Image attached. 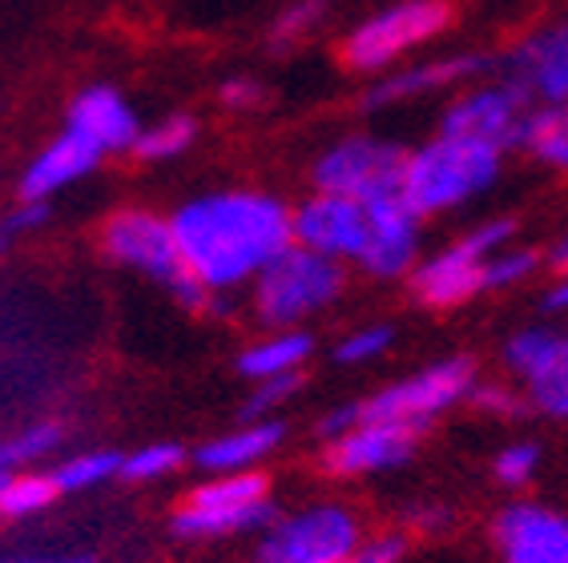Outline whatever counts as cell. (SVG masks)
Wrapping results in <instances>:
<instances>
[{
  "label": "cell",
  "mask_w": 568,
  "mask_h": 563,
  "mask_svg": "<svg viewBox=\"0 0 568 563\" xmlns=\"http://www.w3.org/2000/svg\"><path fill=\"white\" fill-rule=\"evenodd\" d=\"M178 254L190 278L214 298H239L283 249L295 246L291 206L271 190L226 185L170 209Z\"/></svg>",
  "instance_id": "6da1fadb"
},
{
  "label": "cell",
  "mask_w": 568,
  "mask_h": 563,
  "mask_svg": "<svg viewBox=\"0 0 568 563\" xmlns=\"http://www.w3.org/2000/svg\"><path fill=\"white\" fill-rule=\"evenodd\" d=\"M98 246L113 266L158 282L190 315L226 318L230 306H234V298H214V294H206L186 274L174 242V226H170V214H158L150 206H118L101 222Z\"/></svg>",
  "instance_id": "7a4b0ae2"
},
{
  "label": "cell",
  "mask_w": 568,
  "mask_h": 563,
  "mask_svg": "<svg viewBox=\"0 0 568 563\" xmlns=\"http://www.w3.org/2000/svg\"><path fill=\"white\" fill-rule=\"evenodd\" d=\"M500 174V150L480 145V141L436 133V137L419 141L416 150H407L399 197L427 222V217L456 214V209L480 202L484 194H493Z\"/></svg>",
  "instance_id": "3957f363"
},
{
  "label": "cell",
  "mask_w": 568,
  "mask_h": 563,
  "mask_svg": "<svg viewBox=\"0 0 568 563\" xmlns=\"http://www.w3.org/2000/svg\"><path fill=\"white\" fill-rule=\"evenodd\" d=\"M274 483L266 471L202 475L170 511V535L182 543H230L258 535L274 520Z\"/></svg>",
  "instance_id": "277c9868"
},
{
  "label": "cell",
  "mask_w": 568,
  "mask_h": 563,
  "mask_svg": "<svg viewBox=\"0 0 568 563\" xmlns=\"http://www.w3.org/2000/svg\"><path fill=\"white\" fill-rule=\"evenodd\" d=\"M343 294H347V266L291 246L251 282L246 303L263 330H306V323L327 315Z\"/></svg>",
  "instance_id": "5b68a950"
},
{
  "label": "cell",
  "mask_w": 568,
  "mask_h": 563,
  "mask_svg": "<svg viewBox=\"0 0 568 563\" xmlns=\"http://www.w3.org/2000/svg\"><path fill=\"white\" fill-rule=\"evenodd\" d=\"M367 535L363 511L347 499H306L274 511L251 543V563H351Z\"/></svg>",
  "instance_id": "8992f818"
},
{
  "label": "cell",
  "mask_w": 568,
  "mask_h": 563,
  "mask_svg": "<svg viewBox=\"0 0 568 563\" xmlns=\"http://www.w3.org/2000/svg\"><path fill=\"white\" fill-rule=\"evenodd\" d=\"M452 21H456L452 0H392L367 12L359 24H351L339 57L351 73L383 76L412 61V53H424L427 44H436L452 29Z\"/></svg>",
  "instance_id": "52a82bcc"
},
{
  "label": "cell",
  "mask_w": 568,
  "mask_h": 563,
  "mask_svg": "<svg viewBox=\"0 0 568 563\" xmlns=\"http://www.w3.org/2000/svg\"><path fill=\"white\" fill-rule=\"evenodd\" d=\"M520 242V222L508 214L484 217L471 229H464L456 242L432 249L419 258V266L407 278V290L427 310H456L484 294V262L496 249Z\"/></svg>",
  "instance_id": "ba28073f"
},
{
  "label": "cell",
  "mask_w": 568,
  "mask_h": 563,
  "mask_svg": "<svg viewBox=\"0 0 568 563\" xmlns=\"http://www.w3.org/2000/svg\"><path fill=\"white\" fill-rule=\"evenodd\" d=\"M476 379H480V370L468 355L436 358V362L412 370L404 379L383 382L367 399H359V414L372 422H395L404 431L424 434L456 407H468Z\"/></svg>",
  "instance_id": "9c48e42d"
},
{
  "label": "cell",
  "mask_w": 568,
  "mask_h": 563,
  "mask_svg": "<svg viewBox=\"0 0 568 563\" xmlns=\"http://www.w3.org/2000/svg\"><path fill=\"white\" fill-rule=\"evenodd\" d=\"M407 145L379 133H343L315 153L311 185L323 194H339L359 206H379L399 197Z\"/></svg>",
  "instance_id": "30bf717a"
},
{
  "label": "cell",
  "mask_w": 568,
  "mask_h": 563,
  "mask_svg": "<svg viewBox=\"0 0 568 563\" xmlns=\"http://www.w3.org/2000/svg\"><path fill=\"white\" fill-rule=\"evenodd\" d=\"M528 121H532V101L504 76H480L452 93L444 113H439V130L448 137L480 141L500 153H513L525 145Z\"/></svg>",
  "instance_id": "8fae6325"
},
{
  "label": "cell",
  "mask_w": 568,
  "mask_h": 563,
  "mask_svg": "<svg viewBox=\"0 0 568 563\" xmlns=\"http://www.w3.org/2000/svg\"><path fill=\"white\" fill-rule=\"evenodd\" d=\"M496 69L493 57L459 49V53H439V57H419V61H404L399 69L383 73L372 81V89L363 93V109L367 113H387L399 105H416L427 98H444V93H459L464 85L480 81Z\"/></svg>",
  "instance_id": "7c38bea8"
},
{
  "label": "cell",
  "mask_w": 568,
  "mask_h": 563,
  "mask_svg": "<svg viewBox=\"0 0 568 563\" xmlns=\"http://www.w3.org/2000/svg\"><path fill=\"white\" fill-rule=\"evenodd\" d=\"M424 434L404 431L395 422H355L347 434L318 447V467L335 483H359V479H379L392 471H404L419 451Z\"/></svg>",
  "instance_id": "4fadbf2b"
},
{
  "label": "cell",
  "mask_w": 568,
  "mask_h": 563,
  "mask_svg": "<svg viewBox=\"0 0 568 563\" xmlns=\"http://www.w3.org/2000/svg\"><path fill=\"white\" fill-rule=\"evenodd\" d=\"M504 81H513L532 109H552L568 101V21L536 24L496 61Z\"/></svg>",
  "instance_id": "5bb4252c"
},
{
  "label": "cell",
  "mask_w": 568,
  "mask_h": 563,
  "mask_svg": "<svg viewBox=\"0 0 568 563\" xmlns=\"http://www.w3.org/2000/svg\"><path fill=\"white\" fill-rule=\"evenodd\" d=\"M291 229H295V246L339 262V266H355L363 242H367V206L311 190L303 202L291 206Z\"/></svg>",
  "instance_id": "9a60e30c"
},
{
  "label": "cell",
  "mask_w": 568,
  "mask_h": 563,
  "mask_svg": "<svg viewBox=\"0 0 568 563\" xmlns=\"http://www.w3.org/2000/svg\"><path fill=\"white\" fill-rule=\"evenodd\" d=\"M419 258H424V217L404 197L367 206V242L355 266L375 282H407Z\"/></svg>",
  "instance_id": "2e32d148"
},
{
  "label": "cell",
  "mask_w": 568,
  "mask_h": 563,
  "mask_svg": "<svg viewBox=\"0 0 568 563\" xmlns=\"http://www.w3.org/2000/svg\"><path fill=\"white\" fill-rule=\"evenodd\" d=\"M493 543L500 563H568V515L540 499H513L496 511Z\"/></svg>",
  "instance_id": "e0dca14e"
},
{
  "label": "cell",
  "mask_w": 568,
  "mask_h": 563,
  "mask_svg": "<svg viewBox=\"0 0 568 563\" xmlns=\"http://www.w3.org/2000/svg\"><path fill=\"white\" fill-rule=\"evenodd\" d=\"M101 162H105V153L93 150L85 137H77L69 130L53 133L21 165V174H17V202H44V206H53V197H61L77 182L98 174Z\"/></svg>",
  "instance_id": "ac0fdd59"
},
{
  "label": "cell",
  "mask_w": 568,
  "mask_h": 563,
  "mask_svg": "<svg viewBox=\"0 0 568 563\" xmlns=\"http://www.w3.org/2000/svg\"><path fill=\"white\" fill-rule=\"evenodd\" d=\"M61 130L85 137L93 150L113 157V153L133 150V141H138V133H142V117H138L133 101L125 98L118 85L98 81V85L77 89L73 98H69L65 125H61Z\"/></svg>",
  "instance_id": "d6986e66"
},
{
  "label": "cell",
  "mask_w": 568,
  "mask_h": 563,
  "mask_svg": "<svg viewBox=\"0 0 568 563\" xmlns=\"http://www.w3.org/2000/svg\"><path fill=\"white\" fill-rule=\"evenodd\" d=\"M286 443L283 419H239L230 431L210 434L206 443H197L190 463L202 475H251L263 471Z\"/></svg>",
  "instance_id": "ffe728a7"
},
{
  "label": "cell",
  "mask_w": 568,
  "mask_h": 563,
  "mask_svg": "<svg viewBox=\"0 0 568 563\" xmlns=\"http://www.w3.org/2000/svg\"><path fill=\"white\" fill-rule=\"evenodd\" d=\"M315 355V335L311 330H263L239 350L234 367L246 382L283 379V375H303Z\"/></svg>",
  "instance_id": "44dd1931"
},
{
  "label": "cell",
  "mask_w": 568,
  "mask_h": 563,
  "mask_svg": "<svg viewBox=\"0 0 568 563\" xmlns=\"http://www.w3.org/2000/svg\"><path fill=\"white\" fill-rule=\"evenodd\" d=\"M121 455L125 451H113V447H81V451H69V455L53 459L49 475H53L61 499L89 495V491L121 483Z\"/></svg>",
  "instance_id": "7402d4cb"
},
{
  "label": "cell",
  "mask_w": 568,
  "mask_h": 563,
  "mask_svg": "<svg viewBox=\"0 0 568 563\" xmlns=\"http://www.w3.org/2000/svg\"><path fill=\"white\" fill-rule=\"evenodd\" d=\"M202 137V121L194 113H162L158 121H142V133L133 141L130 157H138L142 165H170L182 162Z\"/></svg>",
  "instance_id": "603a6c76"
},
{
  "label": "cell",
  "mask_w": 568,
  "mask_h": 563,
  "mask_svg": "<svg viewBox=\"0 0 568 563\" xmlns=\"http://www.w3.org/2000/svg\"><path fill=\"white\" fill-rule=\"evenodd\" d=\"M57 499H61V491H57L49 467H21V471H12L4 491H0V520L33 523L57 508Z\"/></svg>",
  "instance_id": "cb8c5ba5"
},
{
  "label": "cell",
  "mask_w": 568,
  "mask_h": 563,
  "mask_svg": "<svg viewBox=\"0 0 568 563\" xmlns=\"http://www.w3.org/2000/svg\"><path fill=\"white\" fill-rule=\"evenodd\" d=\"M560 338H565V330H557V326H548V323H532V326L513 330V335L504 338V350H500L504 375H508L516 387L532 382L536 375L545 370L548 358H552V350L560 347Z\"/></svg>",
  "instance_id": "d4e9b609"
},
{
  "label": "cell",
  "mask_w": 568,
  "mask_h": 563,
  "mask_svg": "<svg viewBox=\"0 0 568 563\" xmlns=\"http://www.w3.org/2000/svg\"><path fill=\"white\" fill-rule=\"evenodd\" d=\"M65 439H69V427L61 419H33L24 422V427H17L12 434H4L0 447H4L9 463L21 471V467H44L53 463V459H61Z\"/></svg>",
  "instance_id": "484cf974"
},
{
  "label": "cell",
  "mask_w": 568,
  "mask_h": 563,
  "mask_svg": "<svg viewBox=\"0 0 568 563\" xmlns=\"http://www.w3.org/2000/svg\"><path fill=\"white\" fill-rule=\"evenodd\" d=\"M190 463V451L174 439H158V443H142L121 455V483L133 488H153V483H170L182 475V467Z\"/></svg>",
  "instance_id": "4316f807"
},
{
  "label": "cell",
  "mask_w": 568,
  "mask_h": 563,
  "mask_svg": "<svg viewBox=\"0 0 568 563\" xmlns=\"http://www.w3.org/2000/svg\"><path fill=\"white\" fill-rule=\"evenodd\" d=\"M520 150H525L536 165H545L552 174L568 177V101L552 109H532V121H528V133Z\"/></svg>",
  "instance_id": "83f0119b"
},
{
  "label": "cell",
  "mask_w": 568,
  "mask_h": 563,
  "mask_svg": "<svg viewBox=\"0 0 568 563\" xmlns=\"http://www.w3.org/2000/svg\"><path fill=\"white\" fill-rule=\"evenodd\" d=\"M331 0H286L283 9L274 12L266 24V44L274 53H291L298 44H306L311 37L327 24Z\"/></svg>",
  "instance_id": "f1b7e54d"
},
{
  "label": "cell",
  "mask_w": 568,
  "mask_h": 563,
  "mask_svg": "<svg viewBox=\"0 0 568 563\" xmlns=\"http://www.w3.org/2000/svg\"><path fill=\"white\" fill-rule=\"evenodd\" d=\"M528 411L545 414L552 422H568V335L560 338V347L545 362V370L532 382H525Z\"/></svg>",
  "instance_id": "f546056e"
},
{
  "label": "cell",
  "mask_w": 568,
  "mask_h": 563,
  "mask_svg": "<svg viewBox=\"0 0 568 563\" xmlns=\"http://www.w3.org/2000/svg\"><path fill=\"white\" fill-rule=\"evenodd\" d=\"M545 258L540 249L525 246V242H513V246L496 249L493 258L484 262V294H504V290H520L525 282H532L540 274Z\"/></svg>",
  "instance_id": "4dcf8cb0"
},
{
  "label": "cell",
  "mask_w": 568,
  "mask_h": 563,
  "mask_svg": "<svg viewBox=\"0 0 568 563\" xmlns=\"http://www.w3.org/2000/svg\"><path fill=\"white\" fill-rule=\"evenodd\" d=\"M540 463H545V451H540L536 439H513V443H504L493 455L496 488H504V491L532 488L536 475H540Z\"/></svg>",
  "instance_id": "1f68e13d"
},
{
  "label": "cell",
  "mask_w": 568,
  "mask_h": 563,
  "mask_svg": "<svg viewBox=\"0 0 568 563\" xmlns=\"http://www.w3.org/2000/svg\"><path fill=\"white\" fill-rule=\"evenodd\" d=\"M468 407L484 419H496V422H513V419H525L528 414V399L525 390L516 387L513 379H476L468 395Z\"/></svg>",
  "instance_id": "d6a6232c"
},
{
  "label": "cell",
  "mask_w": 568,
  "mask_h": 563,
  "mask_svg": "<svg viewBox=\"0 0 568 563\" xmlns=\"http://www.w3.org/2000/svg\"><path fill=\"white\" fill-rule=\"evenodd\" d=\"M395 342V326L387 323H367V326H355L347 335L339 338V347H335V362L339 367H372L379 362Z\"/></svg>",
  "instance_id": "836d02e7"
},
{
  "label": "cell",
  "mask_w": 568,
  "mask_h": 563,
  "mask_svg": "<svg viewBox=\"0 0 568 563\" xmlns=\"http://www.w3.org/2000/svg\"><path fill=\"white\" fill-rule=\"evenodd\" d=\"M303 382L306 375H283V379L251 382V395L242 402V419H278L303 395Z\"/></svg>",
  "instance_id": "e575fe53"
},
{
  "label": "cell",
  "mask_w": 568,
  "mask_h": 563,
  "mask_svg": "<svg viewBox=\"0 0 568 563\" xmlns=\"http://www.w3.org/2000/svg\"><path fill=\"white\" fill-rule=\"evenodd\" d=\"M407 555H412V535L404 528H367L351 563H407Z\"/></svg>",
  "instance_id": "d590c367"
},
{
  "label": "cell",
  "mask_w": 568,
  "mask_h": 563,
  "mask_svg": "<svg viewBox=\"0 0 568 563\" xmlns=\"http://www.w3.org/2000/svg\"><path fill=\"white\" fill-rule=\"evenodd\" d=\"M214 98H219V105L226 109V113H234V117H251V113H258V109L266 105V85L254 73H234L222 81Z\"/></svg>",
  "instance_id": "8d00e7d4"
},
{
  "label": "cell",
  "mask_w": 568,
  "mask_h": 563,
  "mask_svg": "<svg viewBox=\"0 0 568 563\" xmlns=\"http://www.w3.org/2000/svg\"><path fill=\"white\" fill-rule=\"evenodd\" d=\"M452 523H456V511H452L448 503L419 499V503H412V508L404 511V523H399V528L416 540V535H444V531H452Z\"/></svg>",
  "instance_id": "74e56055"
},
{
  "label": "cell",
  "mask_w": 568,
  "mask_h": 563,
  "mask_svg": "<svg viewBox=\"0 0 568 563\" xmlns=\"http://www.w3.org/2000/svg\"><path fill=\"white\" fill-rule=\"evenodd\" d=\"M49 217H53V206H44V202H17L9 214L0 217V234L4 238H24V234H37V229L49 226Z\"/></svg>",
  "instance_id": "f35d334b"
},
{
  "label": "cell",
  "mask_w": 568,
  "mask_h": 563,
  "mask_svg": "<svg viewBox=\"0 0 568 563\" xmlns=\"http://www.w3.org/2000/svg\"><path fill=\"white\" fill-rule=\"evenodd\" d=\"M355 422H363L359 414V399L355 402H335V407H327V411L318 414L315 422V434H318V443H331V439H339V434H347Z\"/></svg>",
  "instance_id": "ab89813d"
},
{
  "label": "cell",
  "mask_w": 568,
  "mask_h": 563,
  "mask_svg": "<svg viewBox=\"0 0 568 563\" xmlns=\"http://www.w3.org/2000/svg\"><path fill=\"white\" fill-rule=\"evenodd\" d=\"M0 563H98L89 552H29V555H9Z\"/></svg>",
  "instance_id": "60d3db41"
},
{
  "label": "cell",
  "mask_w": 568,
  "mask_h": 563,
  "mask_svg": "<svg viewBox=\"0 0 568 563\" xmlns=\"http://www.w3.org/2000/svg\"><path fill=\"white\" fill-rule=\"evenodd\" d=\"M545 310H548V315H565V318H568V270H560L557 278L548 282V290H545Z\"/></svg>",
  "instance_id": "b9f144b4"
},
{
  "label": "cell",
  "mask_w": 568,
  "mask_h": 563,
  "mask_svg": "<svg viewBox=\"0 0 568 563\" xmlns=\"http://www.w3.org/2000/svg\"><path fill=\"white\" fill-rule=\"evenodd\" d=\"M548 266H552V270H568V234L565 238L557 242V246H552V254H548Z\"/></svg>",
  "instance_id": "7bdbcfd3"
},
{
  "label": "cell",
  "mask_w": 568,
  "mask_h": 563,
  "mask_svg": "<svg viewBox=\"0 0 568 563\" xmlns=\"http://www.w3.org/2000/svg\"><path fill=\"white\" fill-rule=\"evenodd\" d=\"M12 471H17V467L9 463V455H4V447H0V491H4V483H9Z\"/></svg>",
  "instance_id": "ee69618b"
},
{
  "label": "cell",
  "mask_w": 568,
  "mask_h": 563,
  "mask_svg": "<svg viewBox=\"0 0 568 563\" xmlns=\"http://www.w3.org/2000/svg\"><path fill=\"white\" fill-rule=\"evenodd\" d=\"M4 246H9V238H4V234H0V254H4Z\"/></svg>",
  "instance_id": "f6af8a7d"
}]
</instances>
